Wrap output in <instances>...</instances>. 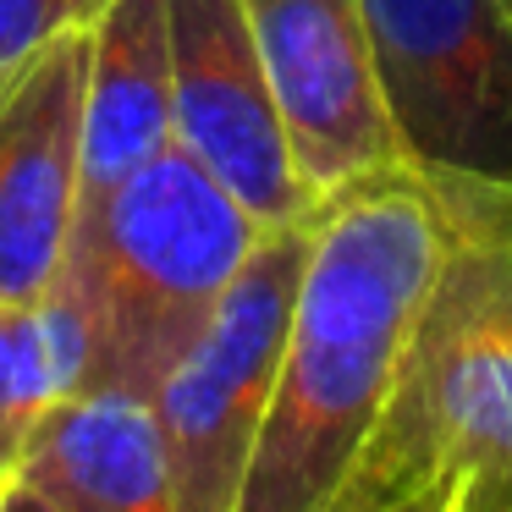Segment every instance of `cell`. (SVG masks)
Segmentation results:
<instances>
[{
  "label": "cell",
  "instance_id": "6da1fadb",
  "mask_svg": "<svg viewBox=\"0 0 512 512\" xmlns=\"http://www.w3.org/2000/svg\"><path fill=\"white\" fill-rule=\"evenodd\" d=\"M441 254L446 199L413 166H386L314 204L309 259L237 512L336 507Z\"/></svg>",
  "mask_w": 512,
  "mask_h": 512
},
{
  "label": "cell",
  "instance_id": "7a4b0ae2",
  "mask_svg": "<svg viewBox=\"0 0 512 512\" xmlns=\"http://www.w3.org/2000/svg\"><path fill=\"white\" fill-rule=\"evenodd\" d=\"M435 188L446 254L331 512H391L446 479H463V512H512V193Z\"/></svg>",
  "mask_w": 512,
  "mask_h": 512
},
{
  "label": "cell",
  "instance_id": "3957f363",
  "mask_svg": "<svg viewBox=\"0 0 512 512\" xmlns=\"http://www.w3.org/2000/svg\"><path fill=\"white\" fill-rule=\"evenodd\" d=\"M259 237L265 226L177 144L83 193L61 287L89 314L94 386L155 397Z\"/></svg>",
  "mask_w": 512,
  "mask_h": 512
},
{
  "label": "cell",
  "instance_id": "277c9868",
  "mask_svg": "<svg viewBox=\"0 0 512 512\" xmlns=\"http://www.w3.org/2000/svg\"><path fill=\"white\" fill-rule=\"evenodd\" d=\"M309 221L259 237L210 320L149 397L182 512H237L248 457L276 386L298 276L309 259Z\"/></svg>",
  "mask_w": 512,
  "mask_h": 512
},
{
  "label": "cell",
  "instance_id": "5b68a950",
  "mask_svg": "<svg viewBox=\"0 0 512 512\" xmlns=\"http://www.w3.org/2000/svg\"><path fill=\"white\" fill-rule=\"evenodd\" d=\"M402 160L441 182L512 193V6L358 0Z\"/></svg>",
  "mask_w": 512,
  "mask_h": 512
},
{
  "label": "cell",
  "instance_id": "8992f818",
  "mask_svg": "<svg viewBox=\"0 0 512 512\" xmlns=\"http://www.w3.org/2000/svg\"><path fill=\"white\" fill-rule=\"evenodd\" d=\"M171 138L188 149L265 232L314 215L292 166L259 39L243 0H166Z\"/></svg>",
  "mask_w": 512,
  "mask_h": 512
},
{
  "label": "cell",
  "instance_id": "52a82bcc",
  "mask_svg": "<svg viewBox=\"0 0 512 512\" xmlns=\"http://www.w3.org/2000/svg\"><path fill=\"white\" fill-rule=\"evenodd\" d=\"M292 166L314 199L402 160L358 0H243Z\"/></svg>",
  "mask_w": 512,
  "mask_h": 512
},
{
  "label": "cell",
  "instance_id": "ba28073f",
  "mask_svg": "<svg viewBox=\"0 0 512 512\" xmlns=\"http://www.w3.org/2000/svg\"><path fill=\"white\" fill-rule=\"evenodd\" d=\"M89 28L61 34L0 83V309L61 287L83 204Z\"/></svg>",
  "mask_w": 512,
  "mask_h": 512
},
{
  "label": "cell",
  "instance_id": "9c48e42d",
  "mask_svg": "<svg viewBox=\"0 0 512 512\" xmlns=\"http://www.w3.org/2000/svg\"><path fill=\"white\" fill-rule=\"evenodd\" d=\"M56 512H182L155 402L127 386H89L39 430L17 474Z\"/></svg>",
  "mask_w": 512,
  "mask_h": 512
},
{
  "label": "cell",
  "instance_id": "30bf717a",
  "mask_svg": "<svg viewBox=\"0 0 512 512\" xmlns=\"http://www.w3.org/2000/svg\"><path fill=\"white\" fill-rule=\"evenodd\" d=\"M166 0H111L89 23L83 72V193L122 182L171 149Z\"/></svg>",
  "mask_w": 512,
  "mask_h": 512
},
{
  "label": "cell",
  "instance_id": "8fae6325",
  "mask_svg": "<svg viewBox=\"0 0 512 512\" xmlns=\"http://www.w3.org/2000/svg\"><path fill=\"white\" fill-rule=\"evenodd\" d=\"M89 386L94 331L67 287L0 309V496L17 485L39 430Z\"/></svg>",
  "mask_w": 512,
  "mask_h": 512
},
{
  "label": "cell",
  "instance_id": "7c38bea8",
  "mask_svg": "<svg viewBox=\"0 0 512 512\" xmlns=\"http://www.w3.org/2000/svg\"><path fill=\"white\" fill-rule=\"evenodd\" d=\"M111 0H0V83L39 56L50 39L78 34Z\"/></svg>",
  "mask_w": 512,
  "mask_h": 512
},
{
  "label": "cell",
  "instance_id": "4fadbf2b",
  "mask_svg": "<svg viewBox=\"0 0 512 512\" xmlns=\"http://www.w3.org/2000/svg\"><path fill=\"white\" fill-rule=\"evenodd\" d=\"M457 485H463V479H446L441 490H430V496H419V501H402V507H391V512H446L457 496Z\"/></svg>",
  "mask_w": 512,
  "mask_h": 512
},
{
  "label": "cell",
  "instance_id": "5bb4252c",
  "mask_svg": "<svg viewBox=\"0 0 512 512\" xmlns=\"http://www.w3.org/2000/svg\"><path fill=\"white\" fill-rule=\"evenodd\" d=\"M0 512H56V507H50L45 496H34L28 485H12L6 496H0Z\"/></svg>",
  "mask_w": 512,
  "mask_h": 512
},
{
  "label": "cell",
  "instance_id": "9a60e30c",
  "mask_svg": "<svg viewBox=\"0 0 512 512\" xmlns=\"http://www.w3.org/2000/svg\"><path fill=\"white\" fill-rule=\"evenodd\" d=\"M446 512H463V485H457V496H452V507H446Z\"/></svg>",
  "mask_w": 512,
  "mask_h": 512
},
{
  "label": "cell",
  "instance_id": "2e32d148",
  "mask_svg": "<svg viewBox=\"0 0 512 512\" xmlns=\"http://www.w3.org/2000/svg\"><path fill=\"white\" fill-rule=\"evenodd\" d=\"M507 6H512V0H507Z\"/></svg>",
  "mask_w": 512,
  "mask_h": 512
}]
</instances>
